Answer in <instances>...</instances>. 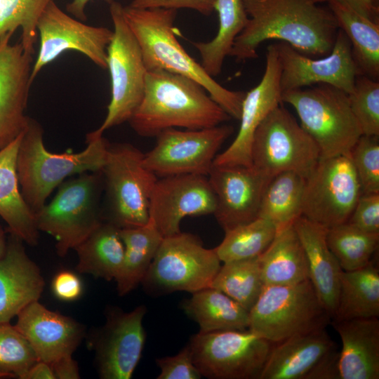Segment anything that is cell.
<instances>
[{"label":"cell","mask_w":379,"mask_h":379,"mask_svg":"<svg viewBox=\"0 0 379 379\" xmlns=\"http://www.w3.org/2000/svg\"><path fill=\"white\" fill-rule=\"evenodd\" d=\"M247 22L229 56L238 62L258 57L264 41L277 39L312 58L328 55L339 30L329 8L314 0H243Z\"/></svg>","instance_id":"6da1fadb"},{"label":"cell","mask_w":379,"mask_h":379,"mask_svg":"<svg viewBox=\"0 0 379 379\" xmlns=\"http://www.w3.org/2000/svg\"><path fill=\"white\" fill-rule=\"evenodd\" d=\"M230 119L197 81L154 69L147 71L142 99L128 122L139 135L156 137L171 128H208Z\"/></svg>","instance_id":"7a4b0ae2"},{"label":"cell","mask_w":379,"mask_h":379,"mask_svg":"<svg viewBox=\"0 0 379 379\" xmlns=\"http://www.w3.org/2000/svg\"><path fill=\"white\" fill-rule=\"evenodd\" d=\"M125 20L140 47L147 71L163 69L199 83L231 117L239 119L246 93L226 88L192 58L175 36L177 11L123 7Z\"/></svg>","instance_id":"3957f363"},{"label":"cell","mask_w":379,"mask_h":379,"mask_svg":"<svg viewBox=\"0 0 379 379\" xmlns=\"http://www.w3.org/2000/svg\"><path fill=\"white\" fill-rule=\"evenodd\" d=\"M86 148L79 152L52 153L44 145L41 126L29 117L20 142L16 168L21 194L34 213L67 177L101 171L109 143L92 132L86 134Z\"/></svg>","instance_id":"277c9868"},{"label":"cell","mask_w":379,"mask_h":379,"mask_svg":"<svg viewBox=\"0 0 379 379\" xmlns=\"http://www.w3.org/2000/svg\"><path fill=\"white\" fill-rule=\"evenodd\" d=\"M281 100L295 109L300 126L318 145L321 158L350 154L362 135L348 93L335 86L319 84L285 91Z\"/></svg>","instance_id":"5b68a950"},{"label":"cell","mask_w":379,"mask_h":379,"mask_svg":"<svg viewBox=\"0 0 379 379\" xmlns=\"http://www.w3.org/2000/svg\"><path fill=\"white\" fill-rule=\"evenodd\" d=\"M102 188L101 171L81 173L62 182L52 201L34 213L38 230L55 239L58 255L74 250L104 221Z\"/></svg>","instance_id":"8992f818"},{"label":"cell","mask_w":379,"mask_h":379,"mask_svg":"<svg viewBox=\"0 0 379 379\" xmlns=\"http://www.w3.org/2000/svg\"><path fill=\"white\" fill-rule=\"evenodd\" d=\"M328 320L310 280L264 285L249 311L248 330L275 344L326 327Z\"/></svg>","instance_id":"52a82bcc"},{"label":"cell","mask_w":379,"mask_h":379,"mask_svg":"<svg viewBox=\"0 0 379 379\" xmlns=\"http://www.w3.org/2000/svg\"><path fill=\"white\" fill-rule=\"evenodd\" d=\"M220 262L214 248H206L197 236L180 232L163 239L141 283L155 295L192 293L211 286Z\"/></svg>","instance_id":"ba28073f"},{"label":"cell","mask_w":379,"mask_h":379,"mask_svg":"<svg viewBox=\"0 0 379 379\" xmlns=\"http://www.w3.org/2000/svg\"><path fill=\"white\" fill-rule=\"evenodd\" d=\"M109 6L114 26L107 48L111 99L102 124L92 131L97 135L129 121L142 99L147 73L139 44L125 20L124 6L114 0Z\"/></svg>","instance_id":"9c48e42d"},{"label":"cell","mask_w":379,"mask_h":379,"mask_svg":"<svg viewBox=\"0 0 379 379\" xmlns=\"http://www.w3.org/2000/svg\"><path fill=\"white\" fill-rule=\"evenodd\" d=\"M144 154L127 143L108 145L101 170L110 222L119 228L135 227L149 221L150 196L157 177L146 168Z\"/></svg>","instance_id":"30bf717a"},{"label":"cell","mask_w":379,"mask_h":379,"mask_svg":"<svg viewBox=\"0 0 379 379\" xmlns=\"http://www.w3.org/2000/svg\"><path fill=\"white\" fill-rule=\"evenodd\" d=\"M251 157L252 166L270 178L293 171L305 179L321 154L313 138L280 104L256 129Z\"/></svg>","instance_id":"8fae6325"},{"label":"cell","mask_w":379,"mask_h":379,"mask_svg":"<svg viewBox=\"0 0 379 379\" xmlns=\"http://www.w3.org/2000/svg\"><path fill=\"white\" fill-rule=\"evenodd\" d=\"M273 343L248 329L201 333L189 344L193 362L211 379H259Z\"/></svg>","instance_id":"7c38bea8"},{"label":"cell","mask_w":379,"mask_h":379,"mask_svg":"<svg viewBox=\"0 0 379 379\" xmlns=\"http://www.w3.org/2000/svg\"><path fill=\"white\" fill-rule=\"evenodd\" d=\"M361 193L350 154L320 158L305 178L302 215L327 229L347 222Z\"/></svg>","instance_id":"4fadbf2b"},{"label":"cell","mask_w":379,"mask_h":379,"mask_svg":"<svg viewBox=\"0 0 379 379\" xmlns=\"http://www.w3.org/2000/svg\"><path fill=\"white\" fill-rule=\"evenodd\" d=\"M229 125L208 128L166 129L155 146L144 154L142 164L157 178L194 174L208 176L217 152L233 133Z\"/></svg>","instance_id":"5bb4252c"},{"label":"cell","mask_w":379,"mask_h":379,"mask_svg":"<svg viewBox=\"0 0 379 379\" xmlns=\"http://www.w3.org/2000/svg\"><path fill=\"white\" fill-rule=\"evenodd\" d=\"M36 31L39 48L32 67V83L42 68L67 51H78L97 66L107 69V48L113 30L86 25L65 13L51 0L38 19Z\"/></svg>","instance_id":"9a60e30c"},{"label":"cell","mask_w":379,"mask_h":379,"mask_svg":"<svg viewBox=\"0 0 379 379\" xmlns=\"http://www.w3.org/2000/svg\"><path fill=\"white\" fill-rule=\"evenodd\" d=\"M325 328L274 344L259 379L339 378V352Z\"/></svg>","instance_id":"2e32d148"},{"label":"cell","mask_w":379,"mask_h":379,"mask_svg":"<svg viewBox=\"0 0 379 379\" xmlns=\"http://www.w3.org/2000/svg\"><path fill=\"white\" fill-rule=\"evenodd\" d=\"M280 65L282 93L319 84L335 86L350 94L359 75L350 42L339 29L331 51L314 58L284 42L275 44Z\"/></svg>","instance_id":"e0dca14e"},{"label":"cell","mask_w":379,"mask_h":379,"mask_svg":"<svg viewBox=\"0 0 379 379\" xmlns=\"http://www.w3.org/2000/svg\"><path fill=\"white\" fill-rule=\"evenodd\" d=\"M215 205L207 176H167L158 178L154 186L149 218L164 238L180 232V222L187 216L213 214Z\"/></svg>","instance_id":"ac0fdd59"},{"label":"cell","mask_w":379,"mask_h":379,"mask_svg":"<svg viewBox=\"0 0 379 379\" xmlns=\"http://www.w3.org/2000/svg\"><path fill=\"white\" fill-rule=\"evenodd\" d=\"M146 307L124 312L111 310L93 341L99 375L102 379H130L145 343L142 320Z\"/></svg>","instance_id":"d6986e66"},{"label":"cell","mask_w":379,"mask_h":379,"mask_svg":"<svg viewBox=\"0 0 379 379\" xmlns=\"http://www.w3.org/2000/svg\"><path fill=\"white\" fill-rule=\"evenodd\" d=\"M207 177L215 197L213 214L224 231L258 217L262 195L272 178L253 166H212Z\"/></svg>","instance_id":"ffe728a7"},{"label":"cell","mask_w":379,"mask_h":379,"mask_svg":"<svg viewBox=\"0 0 379 379\" xmlns=\"http://www.w3.org/2000/svg\"><path fill=\"white\" fill-rule=\"evenodd\" d=\"M280 65L275 44L267 46L264 74L259 84L246 93L242 102L240 126L231 145L216 155L214 166H251V149L255 132L266 116L283 103Z\"/></svg>","instance_id":"44dd1931"},{"label":"cell","mask_w":379,"mask_h":379,"mask_svg":"<svg viewBox=\"0 0 379 379\" xmlns=\"http://www.w3.org/2000/svg\"><path fill=\"white\" fill-rule=\"evenodd\" d=\"M12 35L0 38V150L25 132L29 119L25 112L32 84V55L20 42L11 44Z\"/></svg>","instance_id":"7402d4cb"},{"label":"cell","mask_w":379,"mask_h":379,"mask_svg":"<svg viewBox=\"0 0 379 379\" xmlns=\"http://www.w3.org/2000/svg\"><path fill=\"white\" fill-rule=\"evenodd\" d=\"M15 326L28 340L38 359L48 364L72 357L84 335L81 324L47 309L39 300L17 315Z\"/></svg>","instance_id":"603a6c76"},{"label":"cell","mask_w":379,"mask_h":379,"mask_svg":"<svg viewBox=\"0 0 379 379\" xmlns=\"http://www.w3.org/2000/svg\"><path fill=\"white\" fill-rule=\"evenodd\" d=\"M23 243L10 233L6 253L0 259V322L11 321L26 306L38 301L44 291L41 270Z\"/></svg>","instance_id":"cb8c5ba5"},{"label":"cell","mask_w":379,"mask_h":379,"mask_svg":"<svg viewBox=\"0 0 379 379\" xmlns=\"http://www.w3.org/2000/svg\"><path fill=\"white\" fill-rule=\"evenodd\" d=\"M293 226L305 253L309 280L331 319L338 306L343 270L328 246L327 228L302 215Z\"/></svg>","instance_id":"d4e9b609"},{"label":"cell","mask_w":379,"mask_h":379,"mask_svg":"<svg viewBox=\"0 0 379 379\" xmlns=\"http://www.w3.org/2000/svg\"><path fill=\"white\" fill-rule=\"evenodd\" d=\"M331 324L342 342L338 368L340 379L379 378V321L356 318Z\"/></svg>","instance_id":"484cf974"},{"label":"cell","mask_w":379,"mask_h":379,"mask_svg":"<svg viewBox=\"0 0 379 379\" xmlns=\"http://www.w3.org/2000/svg\"><path fill=\"white\" fill-rule=\"evenodd\" d=\"M22 134L0 150V217L7 224L9 233L34 246L39 241V230L34 213L21 194L17 175V155Z\"/></svg>","instance_id":"4316f807"},{"label":"cell","mask_w":379,"mask_h":379,"mask_svg":"<svg viewBox=\"0 0 379 379\" xmlns=\"http://www.w3.org/2000/svg\"><path fill=\"white\" fill-rule=\"evenodd\" d=\"M265 285H286L309 280L305 253L293 224L277 230L259 256Z\"/></svg>","instance_id":"83f0119b"},{"label":"cell","mask_w":379,"mask_h":379,"mask_svg":"<svg viewBox=\"0 0 379 379\" xmlns=\"http://www.w3.org/2000/svg\"><path fill=\"white\" fill-rule=\"evenodd\" d=\"M182 308L199 326V332L248 329L249 312L222 291L208 287L191 293Z\"/></svg>","instance_id":"f1b7e54d"},{"label":"cell","mask_w":379,"mask_h":379,"mask_svg":"<svg viewBox=\"0 0 379 379\" xmlns=\"http://www.w3.org/2000/svg\"><path fill=\"white\" fill-rule=\"evenodd\" d=\"M338 27L348 38L359 74L379 77V22L362 15L343 3H327Z\"/></svg>","instance_id":"f546056e"},{"label":"cell","mask_w":379,"mask_h":379,"mask_svg":"<svg viewBox=\"0 0 379 379\" xmlns=\"http://www.w3.org/2000/svg\"><path fill=\"white\" fill-rule=\"evenodd\" d=\"M119 234L125 250L114 281L119 295L123 296L142 281L164 237L149 218L142 226L119 228Z\"/></svg>","instance_id":"4dcf8cb0"},{"label":"cell","mask_w":379,"mask_h":379,"mask_svg":"<svg viewBox=\"0 0 379 379\" xmlns=\"http://www.w3.org/2000/svg\"><path fill=\"white\" fill-rule=\"evenodd\" d=\"M119 228L103 221L74 250L78 255L77 270L107 281L115 280L124 260V245Z\"/></svg>","instance_id":"1f68e13d"},{"label":"cell","mask_w":379,"mask_h":379,"mask_svg":"<svg viewBox=\"0 0 379 379\" xmlns=\"http://www.w3.org/2000/svg\"><path fill=\"white\" fill-rule=\"evenodd\" d=\"M379 316V272L371 261L365 267L343 271L338 302L332 321Z\"/></svg>","instance_id":"d6a6232c"},{"label":"cell","mask_w":379,"mask_h":379,"mask_svg":"<svg viewBox=\"0 0 379 379\" xmlns=\"http://www.w3.org/2000/svg\"><path fill=\"white\" fill-rule=\"evenodd\" d=\"M214 11L219 22L215 36L207 42H192L199 53L201 66L212 77L221 72L225 58L248 20L243 0H215Z\"/></svg>","instance_id":"836d02e7"},{"label":"cell","mask_w":379,"mask_h":379,"mask_svg":"<svg viewBox=\"0 0 379 379\" xmlns=\"http://www.w3.org/2000/svg\"><path fill=\"white\" fill-rule=\"evenodd\" d=\"M305 182L293 171L274 175L262 195L258 217L271 221L277 230L293 224L302 215Z\"/></svg>","instance_id":"e575fe53"},{"label":"cell","mask_w":379,"mask_h":379,"mask_svg":"<svg viewBox=\"0 0 379 379\" xmlns=\"http://www.w3.org/2000/svg\"><path fill=\"white\" fill-rule=\"evenodd\" d=\"M211 286L250 311L264 286L259 256L223 262Z\"/></svg>","instance_id":"d590c367"},{"label":"cell","mask_w":379,"mask_h":379,"mask_svg":"<svg viewBox=\"0 0 379 379\" xmlns=\"http://www.w3.org/2000/svg\"><path fill=\"white\" fill-rule=\"evenodd\" d=\"M277 230L269 220H255L225 231L222 242L214 248L221 262L260 256L274 239Z\"/></svg>","instance_id":"8d00e7d4"},{"label":"cell","mask_w":379,"mask_h":379,"mask_svg":"<svg viewBox=\"0 0 379 379\" xmlns=\"http://www.w3.org/2000/svg\"><path fill=\"white\" fill-rule=\"evenodd\" d=\"M328 246L343 271L362 268L378 247L379 234L362 231L348 222L327 229Z\"/></svg>","instance_id":"74e56055"},{"label":"cell","mask_w":379,"mask_h":379,"mask_svg":"<svg viewBox=\"0 0 379 379\" xmlns=\"http://www.w3.org/2000/svg\"><path fill=\"white\" fill-rule=\"evenodd\" d=\"M51 0H0V38L7 33H14L20 27V43L24 51L34 53L38 19Z\"/></svg>","instance_id":"f35d334b"},{"label":"cell","mask_w":379,"mask_h":379,"mask_svg":"<svg viewBox=\"0 0 379 379\" xmlns=\"http://www.w3.org/2000/svg\"><path fill=\"white\" fill-rule=\"evenodd\" d=\"M37 361L29 343L15 326L0 322V372L22 379Z\"/></svg>","instance_id":"ab89813d"},{"label":"cell","mask_w":379,"mask_h":379,"mask_svg":"<svg viewBox=\"0 0 379 379\" xmlns=\"http://www.w3.org/2000/svg\"><path fill=\"white\" fill-rule=\"evenodd\" d=\"M350 107L362 135L379 137V82L365 75L357 76L348 94Z\"/></svg>","instance_id":"60d3db41"},{"label":"cell","mask_w":379,"mask_h":379,"mask_svg":"<svg viewBox=\"0 0 379 379\" xmlns=\"http://www.w3.org/2000/svg\"><path fill=\"white\" fill-rule=\"evenodd\" d=\"M361 192L379 193V137L362 135L350 152Z\"/></svg>","instance_id":"b9f144b4"},{"label":"cell","mask_w":379,"mask_h":379,"mask_svg":"<svg viewBox=\"0 0 379 379\" xmlns=\"http://www.w3.org/2000/svg\"><path fill=\"white\" fill-rule=\"evenodd\" d=\"M160 369L157 379H200L202 375L195 366L188 345L178 354L156 359Z\"/></svg>","instance_id":"7bdbcfd3"},{"label":"cell","mask_w":379,"mask_h":379,"mask_svg":"<svg viewBox=\"0 0 379 379\" xmlns=\"http://www.w3.org/2000/svg\"><path fill=\"white\" fill-rule=\"evenodd\" d=\"M347 222L366 232L379 234V193H361Z\"/></svg>","instance_id":"ee69618b"},{"label":"cell","mask_w":379,"mask_h":379,"mask_svg":"<svg viewBox=\"0 0 379 379\" xmlns=\"http://www.w3.org/2000/svg\"><path fill=\"white\" fill-rule=\"evenodd\" d=\"M215 0H132L130 6L136 8H162L167 9H192L204 15L213 11Z\"/></svg>","instance_id":"f6af8a7d"},{"label":"cell","mask_w":379,"mask_h":379,"mask_svg":"<svg viewBox=\"0 0 379 379\" xmlns=\"http://www.w3.org/2000/svg\"><path fill=\"white\" fill-rule=\"evenodd\" d=\"M51 287L54 295L65 301L75 300L82 293V284L79 278L67 270L61 271L54 277Z\"/></svg>","instance_id":"bcb514c9"},{"label":"cell","mask_w":379,"mask_h":379,"mask_svg":"<svg viewBox=\"0 0 379 379\" xmlns=\"http://www.w3.org/2000/svg\"><path fill=\"white\" fill-rule=\"evenodd\" d=\"M317 4L336 1L351 7L368 19L379 22V7L375 0H314Z\"/></svg>","instance_id":"7dc6e473"},{"label":"cell","mask_w":379,"mask_h":379,"mask_svg":"<svg viewBox=\"0 0 379 379\" xmlns=\"http://www.w3.org/2000/svg\"><path fill=\"white\" fill-rule=\"evenodd\" d=\"M55 379L80 378L78 365L72 357H67L50 364Z\"/></svg>","instance_id":"c3c4849f"},{"label":"cell","mask_w":379,"mask_h":379,"mask_svg":"<svg viewBox=\"0 0 379 379\" xmlns=\"http://www.w3.org/2000/svg\"><path fill=\"white\" fill-rule=\"evenodd\" d=\"M22 379H55L50 364L37 361L26 372Z\"/></svg>","instance_id":"681fc988"},{"label":"cell","mask_w":379,"mask_h":379,"mask_svg":"<svg viewBox=\"0 0 379 379\" xmlns=\"http://www.w3.org/2000/svg\"><path fill=\"white\" fill-rule=\"evenodd\" d=\"M91 0H72L67 4L66 10L69 13L73 15L77 19L85 21L87 18L85 13V8ZM109 4L113 0H105Z\"/></svg>","instance_id":"f907efd6"},{"label":"cell","mask_w":379,"mask_h":379,"mask_svg":"<svg viewBox=\"0 0 379 379\" xmlns=\"http://www.w3.org/2000/svg\"><path fill=\"white\" fill-rule=\"evenodd\" d=\"M7 248V239L2 228L0 227V259L6 253Z\"/></svg>","instance_id":"816d5d0a"},{"label":"cell","mask_w":379,"mask_h":379,"mask_svg":"<svg viewBox=\"0 0 379 379\" xmlns=\"http://www.w3.org/2000/svg\"><path fill=\"white\" fill-rule=\"evenodd\" d=\"M11 378V376L8 375L6 374V373L0 372V379H1V378Z\"/></svg>","instance_id":"f5cc1de1"}]
</instances>
